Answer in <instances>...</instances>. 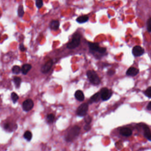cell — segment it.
Masks as SVG:
<instances>
[{"label":"cell","mask_w":151,"mask_h":151,"mask_svg":"<svg viewBox=\"0 0 151 151\" xmlns=\"http://www.w3.org/2000/svg\"><path fill=\"white\" fill-rule=\"evenodd\" d=\"M80 132V128L78 126H75L69 130L66 135V141L68 142L73 141L78 136Z\"/></svg>","instance_id":"6da1fadb"},{"label":"cell","mask_w":151,"mask_h":151,"mask_svg":"<svg viewBox=\"0 0 151 151\" xmlns=\"http://www.w3.org/2000/svg\"><path fill=\"white\" fill-rule=\"evenodd\" d=\"M81 40V35L79 33H76L74 34L72 41L67 45V47L70 49L75 48L79 46Z\"/></svg>","instance_id":"7a4b0ae2"},{"label":"cell","mask_w":151,"mask_h":151,"mask_svg":"<svg viewBox=\"0 0 151 151\" xmlns=\"http://www.w3.org/2000/svg\"><path fill=\"white\" fill-rule=\"evenodd\" d=\"M88 78L91 83L94 85H98L100 83V80L97 74L93 70H88L86 72Z\"/></svg>","instance_id":"3957f363"},{"label":"cell","mask_w":151,"mask_h":151,"mask_svg":"<svg viewBox=\"0 0 151 151\" xmlns=\"http://www.w3.org/2000/svg\"><path fill=\"white\" fill-rule=\"evenodd\" d=\"M90 49L93 51H95L100 54H104L106 51V48L104 47H101L97 43H88Z\"/></svg>","instance_id":"277c9868"},{"label":"cell","mask_w":151,"mask_h":151,"mask_svg":"<svg viewBox=\"0 0 151 151\" xmlns=\"http://www.w3.org/2000/svg\"><path fill=\"white\" fill-rule=\"evenodd\" d=\"M88 110V104L86 103H84L78 107L76 111L77 115L79 116H84L86 115Z\"/></svg>","instance_id":"5b68a950"},{"label":"cell","mask_w":151,"mask_h":151,"mask_svg":"<svg viewBox=\"0 0 151 151\" xmlns=\"http://www.w3.org/2000/svg\"><path fill=\"white\" fill-rule=\"evenodd\" d=\"M112 95L111 90L109 89L106 88H102L101 90V96L102 99L103 101H106L110 99Z\"/></svg>","instance_id":"8992f818"},{"label":"cell","mask_w":151,"mask_h":151,"mask_svg":"<svg viewBox=\"0 0 151 151\" xmlns=\"http://www.w3.org/2000/svg\"><path fill=\"white\" fill-rule=\"evenodd\" d=\"M23 108L26 111H29L32 110L34 107L33 101L31 99H28L23 103Z\"/></svg>","instance_id":"52a82bcc"},{"label":"cell","mask_w":151,"mask_h":151,"mask_svg":"<svg viewBox=\"0 0 151 151\" xmlns=\"http://www.w3.org/2000/svg\"><path fill=\"white\" fill-rule=\"evenodd\" d=\"M145 52L144 49L139 46H136L133 48L132 53L136 57H139L142 55Z\"/></svg>","instance_id":"ba28073f"},{"label":"cell","mask_w":151,"mask_h":151,"mask_svg":"<svg viewBox=\"0 0 151 151\" xmlns=\"http://www.w3.org/2000/svg\"><path fill=\"white\" fill-rule=\"evenodd\" d=\"M132 130L128 127L122 128L120 130V134L124 137H129L132 135Z\"/></svg>","instance_id":"9c48e42d"},{"label":"cell","mask_w":151,"mask_h":151,"mask_svg":"<svg viewBox=\"0 0 151 151\" xmlns=\"http://www.w3.org/2000/svg\"><path fill=\"white\" fill-rule=\"evenodd\" d=\"M144 129V135L145 137L149 141L151 140V131L149 128L146 125L144 124L142 126Z\"/></svg>","instance_id":"30bf717a"},{"label":"cell","mask_w":151,"mask_h":151,"mask_svg":"<svg viewBox=\"0 0 151 151\" xmlns=\"http://www.w3.org/2000/svg\"><path fill=\"white\" fill-rule=\"evenodd\" d=\"M52 60H49L42 66L41 69L42 72L43 73L48 72L51 69V67L52 66Z\"/></svg>","instance_id":"8fae6325"},{"label":"cell","mask_w":151,"mask_h":151,"mask_svg":"<svg viewBox=\"0 0 151 151\" xmlns=\"http://www.w3.org/2000/svg\"><path fill=\"white\" fill-rule=\"evenodd\" d=\"M139 72V70L138 69L135 68V67H130L128 69L126 72V74L128 76L134 77L137 75Z\"/></svg>","instance_id":"7c38bea8"},{"label":"cell","mask_w":151,"mask_h":151,"mask_svg":"<svg viewBox=\"0 0 151 151\" xmlns=\"http://www.w3.org/2000/svg\"><path fill=\"white\" fill-rule=\"evenodd\" d=\"M75 97L78 100L83 101L85 99L84 95L81 90H78L75 93Z\"/></svg>","instance_id":"4fadbf2b"},{"label":"cell","mask_w":151,"mask_h":151,"mask_svg":"<svg viewBox=\"0 0 151 151\" xmlns=\"http://www.w3.org/2000/svg\"><path fill=\"white\" fill-rule=\"evenodd\" d=\"M59 22L57 20L52 21L50 24V27L51 30L56 31L59 29Z\"/></svg>","instance_id":"5bb4252c"},{"label":"cell","mask_w":151,"mask_h":151,"mask_svg":"<svg viewBox=\"0 0 151 151\" xmlns=\"http://www.w3.org/2000/svg\"><path fill=\"white\" fill-rule=\"evenodd\" d=\"M32 68V65L30 64H26L23 65L21 69V71L22 73L24 75H26L28 73V72L30 71V70Z\"/></svg>","instance_id":"9a60e30c"},{"label":"cell","mask_w":151,"mask_h":151,"mask_svg":"<svg viewBox=\"0 0 151 151\" xmlns=\"http://www.w3.org/2000/svg\"><path fill=\"white\" fill-rule=\"evenodd\" d=\"M89 20V17L87 15L80 16L76 19L77 22L79 24H83L87 22Z\"/></svg>","instance_id":"2e32d148"},{"label":"cell","mask_w":151,"mask_h":151,"mask_svg":"<svg viewBox=\"0 0 151 151\" xmlns=\"http://www.w3.org/2000/svg\"><path fill=\"white\" fill-rule=\"evenodd\" d=\"M32 134L29 131H27L24 133V137L26 140L28 141H30L32 138Z\"/></svg>","instance_id":"e0dca14e"},{"label":"cell","mask_w":151,"mask_h":151,"mask_svg":"<svg viewBox=\"0 0 151 151\" xmlns=\"http://www.w3.org/2000/svg\"><path fill=\"white\" fill-rule=\"evenodd\" d=\"M99 93H96L94 95V96H93L91 98V99L90 100V102L92 103L93 102H97L98 100L99 99Z\"/></svg>","instance_id":"ac0fdd59"},{"label":"cell","mask_w":151,"mask_h":151,"mask_svg":"<svg viewBox=\"0 0 151 151\" xmlns=\"http://www.w3.org/2000/svg\"><path fill=\"white\" fill-rule=\"evenodd\" d=\"M47 120L48 122L50 123H52L55 120V116L53 114H49L47 117Z\"/></svg>","instance_id":"d6986e66"},{"label":"cell","mask_w":151,"mask_h":151,"mask_svg":"<svg viewBox=\"0 0 151 151\" xmlns=\"http://www.w3.org/2000/svg\"><path fill=\"white\" fill-rule=\"evenodd\" d=\"M18 14L20 17H22L24 15V8L22 5H20L18 8Z\"/></svg>","instance_id":"ffe728a7"},{"label":"cell","mask_w":151,"mask_h":151,"mask_svg":"<svg viewBox=\"0 0 151 151\" xmlns=\"http://www.w3.org/2000/svg\"><path fill=\"white\" fill-rule=\"evenodd\" d=\"M14 82L17 88L19 87L20 85L21 84V79L20 77H15L13 79Z\"/></svg>","instance_id":"44dd1931"},{"label":"cell","mask_w":151,"mask_h":151,"mask_svg":"<svg viewBox=\"0 0 151 151\" xmlns=\"http://www.w3.org/2000/svg\"><path fill=\"white\" fill-rule=\"evenodd\" d=\"M21 68L19 66H17V65L13 66V67L12 69V71H13V73L16 74H19L21 72Z\"/></svg>","instance_id":"7402d4cb"},{"label":"cell","mask_w":151,"mask_h":151,"mask_svg":"<svg viewBox=\"0 0 151 151\" xmlns=\"http://www.w3.org/2000/svg\"><path fill=\"white\" fill-rule=\"evenodd\" d=\"M11 98L13 102L14 103L17 101L18 99H19V96H18L17 95L15 92H13L12 93Z\"/></svg>","instance_id":"603a6c76"},{"label":"cell","mask_w":151,"mask_h":151,"mask_svg":"<svg viewBox=\"0 0 151 151\" xmlns=\"http://www.w3.org/2000/svg\"><path fill=\"white\" fill-rule=\"evenodd\" d=\"M145 94L146 96H147L149 98H150L151 96V87L148 88L147 90L145 91Z\"/></svg>","instance_id":"cb8c5ba5"},{"label":"cell","mask_w":151,"mask_h":151,"mask_svg":"<svg viewBox=\"0 0 151 151\" xmlns=\"http://www.w3.org/2000/svg\"><path fill=\"white\" fill-rule=\"evenodd\" d=\"M36 5L38 8H41L43 5V2L42 0H37L35 2Z\"/></svg>","instance_id":"d4e9b609"},{"label":"cell","mask_w":151,"mask_h":151,"mask_svg":"<svg viewBox=\"0 0 151 151\" xmlns=\"http://www.w3.org/2000/svg\"><path fill=\"white\" fill-rule=\"evenodd\" d=\"M85 121L86 123V124H90L91 123V121H92L91 117L90 116L86 117L85 118Z\"/></svg>","instance_id":"484cf974"},{"label":"cell","mask_w":151,"mask_h":151,"mask_svg":"<svg viewBox=\"0 0 151 151\" xmlns=\"http://www.w3.org/2000/svg\"><path fill=\"white\" fill-rule=\"evenodd\" d=\"M147 29L148 32H151V18H150L147 21Z\"/></svg>","instance_id":"4316f807"},{"label":"cell","mask_w":151,"mask_h":151,"mask_svg":"<svg viewBox=\"0 0 151 151\" xmlns=\"http://www.w3.org/2000/svg\"><path fill=\"white\" fill-rule=\"evenodd\" d=\"M91 126L89 124H86L84 127V129L86 131H88L91 129Z\"/></svg>","instance_id":"83f0119b"},{"label":"cell","mask_w":151,"mask_h":151,"mask_svg":"<svg viewBox=\"0 0 151 151\" xmlns=\"http://www.w3.org/2000/svg\"><path fill=\"white\" fill-rule=\"evenodd\" d=\"M20 50L21 51H22V52L24 51L26 49L24 47V45L22 43L20 44Z\"/></svg>","instance_id":"f1b7e54d"},{"label":"cell","mask_w":151,"mask_h":151,"mask_svg":"<svg viewBox=\"0 0 151 151\" xmlns=\"http://www.w3.org/2000/svg\"><path fill=\"white\" fill-rule=\"evenodd\" d=\"M115 72L114 70H110L108 72H107V74H108L109 75L112 76L114 74Z\"/></svg>","instance_id":"f546056e"},{"label":"cell","mask_w":151,"mask_h":151,"mask_svg":"<svg viewBox=\"0 0 151 151\" xmlns=\"http://www.w3.org/2000/svg\"><path fill=\"white\" fill-rule=\"evenodd\" d=\"M147 109L148 110H151V102H150L149 103L147 106Z\"/></svg>","instance_id":"4dcf8cb0"}]
</instances>
